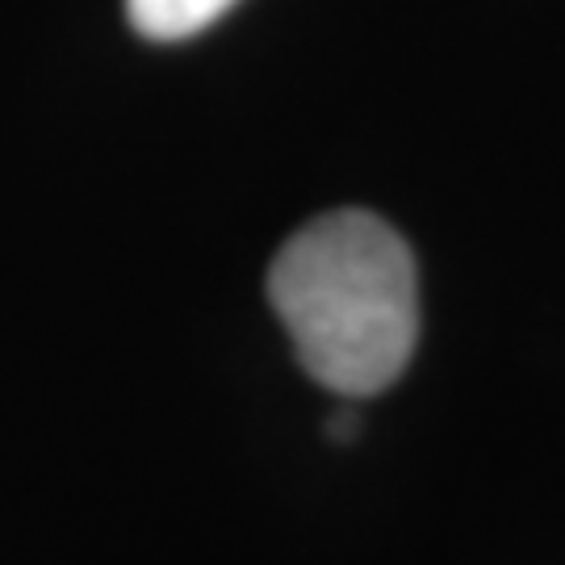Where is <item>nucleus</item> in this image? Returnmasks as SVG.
I'll return each mask as SVG.
<instances>
[{"label": "nucleus", "instance_id": "obj_1", "mask_svg": "<svg viewBox=\"0 0 565 565\" xmlns=\"http://www.w3.org/2000/svg\"><path fill=\"white\" fill-rule=\"evenodd\" d=\"M302 369L343 398L403 377L419 343V273L406 239L369 210H331L294 231L268 268Z\"/></svg>", "mask_w": 565, "mask_h": 565}, {"label": "nucleus", "instance_id": "obj_2", "mask_svg": "<svg viewBox=\"0 0 565 565\" xmlns=\"http://www.w3.org/2000/svg\"><path fill=\"white\" fill-rule=\"evenodd\" d=\"M235 0H126V13L142 39L177 42L202 34Z\"/></svg>", "mask_w": 565, "mask_h": 565}, {"label": "nucleus", "instance_id": "obj_3", "mask_svg": "<svg viewBox=\"0 0 565 565\" xmlns=\"http://www.w3.org/2000/svg\"><path fill=\"white\" fill-rule=\"evenodd\" d=\"M327 431H331V440H340V445H343V440L356 431V415H352V411H340V415L327 424Z\"/></svg>", "mask_w": 565, "mask_h": 565}]
</instances>
